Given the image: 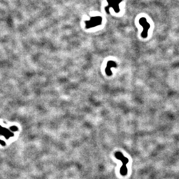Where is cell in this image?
I'll list each match as a JSON object with an SVG mask.
<instances>
[{"instance_id": "1", "label": "cell", "mask_w": 179, "mask_h": 179, "mask_svg": "<svg viewBox=\"0 0 179 179\" xmlns=\"http://www.w3.org/2000/svg\"><path fill=\"white\" fill-rule=\"evenodd\" d=\"M115 157L118 159L120 160L122 162V166L120 170V173L122 176H125L128 174V168H126V165L128 162V159L123 155V154L120 152H116L115 154Z\"/></svg>"}, {"instance_id": "3", "label": "cell", "mask_w": 179, "mask_h": 179, "mask_svg": "<svg viewBox=\"0 0 179 179\" xmlns=\"http://www.w3.org/2000/svg\"><path fill=\"white\" fill-rule=\"evenodd\" d=\"M108 3V6L105 7V11L107 13H109V10L110 8H113L116 13H118L120 11L119 7V4L122 0H107Z\"/></svg>"}, {"instance_id": "5", "label": "cell", "mask_w": 179, "mask_h": 179, "mask_svg": "<svg viewBox=\"0 0 179 179\" xmlns=\"http://www.w3.org/2000/svg\"><path fill=\"white\" fill-rule=\"evenodd\" d=\"M117 67V64L115 61H109V62H108L105 71H106V74L108 76H110L112 75V74H113L111 71V67Z\"/></svg>"}, {"instance_id": "2", "label": "cell", "mask_w": 179, "mask_h": 179, "mask_svg": "<svg viewBox=\"0 0 179 179\" xmlns=\"http://www.w3.org/2000/svg\"><path fill=\"white\" fill-rule=\"evenodd\" d=\"M102 18L100 16L91 17L90 20L85 21L86 28L89 29L101 25L102 24Z\"/></svg>"}, {"instance_id": "4", "label": "cell", "mask_w": 179, "mask_h": 179, "mask_svg": "<svg viewBox=\"0 0 179 179\" xmlns=\"http://www.w3.org/2000/svg\"><path fill=\"white\" fill-rule=\"evenodd\" d=\"M139 22L140 25L142 26L143 28V32L141 33V36L143 38H146L148 35V31L150 27V26L147 21L146 19L145 18H141L140 19Z\"/></svg>"}]
</instances>
